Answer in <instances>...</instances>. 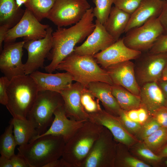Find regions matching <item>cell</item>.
<instances>
[{
    "mask_svg": "<svg viewBox=\"0 0 167 167\" xmlns=\"http://www.w3.org/2000/svg\"><path fill=\"white\" fill-rule=\"evenodd\" d=\"M93 9L92 7L88 9L73 26L67 28L58 27L53 32L52 47L47 58L51 62L44 67L46 71L52 73L55 71L58 65L73 52L76 44L92 32L95 28Z\"/></svg>",
    "mask_w": 167,
    "mask_h": 167,
    "instance_id": "6da1fadb",
    "label": "cell"
},
{
    "mask_svg": "<svg viewBox=\"0 0 167 167\" xmlns=\"http://www.w3.org/2000/svg\"><path fill=\"white\" fill-rule=\"evenodd\" d=\"M38 92L37 85L30 75L19 76L10 80L6 106L13 118H27Z\"/></svg>",
    "mask_w": 167,
    "mask_h": 167,
    "instance_id": "7a4b0ae2",
    "label": "cell"
},
{
    "mask_svg": "<svg viewBox=\"0 0 167 167\" xmlns=\"http://www.w3.org/2000/svg\"><path fill=\"white\" fill-rule=\"evenodd\" d=\"M65 143L61 136L45 135L19 147L17 154L25 160L29 167H44L62 157Z\"/></svg>",
    "mask_w": 167,
    "mask_h": 167,
    "instance_id": "3957f363",
    "label": "cell"
},
{
    "mask_svg": "<svg viewBox=\"0 0 167 167\" xmlns=\"http://www.w3.org/2000/svg\"><path fill=\"white\" fill-rule=\"evenodd\" d=\"M98 64L93 56L79 55L72 52L58 65L56 70L66 71L74 81L86 87L94 82L113 85L107 70L101 68Z\"/></svg>",
    "mask_w": 167,
    "mask_h": 167,
    "instance_id": "277c9868",
    "label": "cell"
},
{
    "mask_svg": "<svg viewBox=\"0 0 167 167\" xmlns=\"http://www.w3.org/2000/svg\"><path fill=\"white\" fill-rule=\"evenodd\" d=\"M103 126L88 120L65 143L62 157L71 167H80Z\"/></svg>",
    "mask_w": 167,
    "mask_h": 167,
    "instance_id": "5b68a950",
    "label": "cell"
},
{
    "mask_svg": "<svg viewBox=\"0 0 167 167\" xmlns=\"http://www.w3.org/2000/svg\"><path fill=\"white\" fill-rule=\"evenodd\" d=\"M59 93L49 90L38 91L32 107L27 118L32 123L38 135L44 133L53 120V115L56 109L63 105Z\"/></svg>",
    "mask_w": 167,
    "mask_h": 167,
    "instance_id": "8992f818",
    "label": "cell"
},
{
    "mask_svg": "<svg viewBox=\"0 0 167 167\" xmlns=\"http://www.w3.org/2000/svg\"><path fill=\"white\" fill-rule=\"evenodd\" d=\"M113 136L103 128L80 167H114L116 144Z\"/></svg>",
    "mask_w": 167,
    "mask_h": 167,
    "instance_id": "52a82bcc",
    "label": "cell"
},
{
    "mask_svg": "<svg viewBox=\"0 0 167 167\" xmlns=\"http://www.w3.org/2000/svg\"><path fill=\"white\" fill-rule=\"evenodd\" d=\"M164 32L158 18L152 17L142 25L129 31L122 38L127 47L142 52L149 50Z\"/></svg>",
    "mask_w": 167,
    "mask_h": 167,
    "instance_id": "ba28073f",
    "label": "cell"
},
{
    "mask_svg": "<svg viewBox=\"0 0 167 167\" xmlns=\"http://www.w3.org/2000/svg\"><path fill=\"white\" fill-rule=\"evenodd\" d=\"M90 6L87 0H56L47 18L58 28L79 22Z\"/></svg>",
    "mask_w": 167,
    "mask_h": 167,
    "instance_id": "9c48e42d",
    "label": "cell"
},
{
    "mask_svg": "<svg viewBox=\"0 0 167 167\" xmlns=\"http://www.w3.org/2000/svg\"><path fill=\"white\" fill-rule=\"evenodd\" d=\"M40 22L26 8L19 22L9 30L4 41V44L15 42L17 38L20 37H23L25 41L44 38L50 26Z\"/></svg>",
    "mask_w": 167,
    "mask_h": 167,
    "instance_id": "30bf717a",
    "label": "cell"
},
{
    "mask_svg": "<svg viewBox=\"0 0 167 167\" xmlns=\"http://www.w3.org/2000/svg\"><path fill=\"white\" fill-rule=\"evenodd\" d=\"M137 59L138 66L135 68V76L139 86L148 82H157L161 79L167 64V53H142Z\"/></svg>",
    "mask_w": 167,
    "mask_h": 167,
    "instance_id": "8fae6325",
    "label": "cell"
},
{
    "mask_svg": "<svg viewBox=\"0 0 167 167\" xmlns=\"http://www.w3.org/2000/svg\"><path fill=\"white\" fill-rule=\"evenodd\" d=\"M53 32L49 27L44 38L25 41L23 48L27 50L28 54L27 61L24 64L25 75H30L40 68H44L45 59L48 58L52 47Z\"/></svg>",
    "mask_w": 167,
    "mask_h": 167,
    "instance_id": "7c38bea8",
    "label": "cell"
},
{
    "mask_svg": "<svg viewBox=\"0 0 167 167\" xmlns=\"http://www.w3.org/2000/svg\"><path fill=\"white\" fill-rule=\"evenodd\" d=\"M25 41L4 44L0 55L1 71L10 80L25 75L24 64L22 61L23 48Z\"/></svg>",
    "mask_w": 167,
    "mask_h": 167,
    "instance_id": "4fadbf2b",
    "label": "cell"
},
{
    "mask_svg": "<svg viewBox=\"0 0 167 167\" xmlns=\"http://www.w3.org/2000/svg\"><path fill=\"white\" fill-rule=\"evenodd\" d=\"M89 120L107 128L117 142L127 146H131L137 141L133 135L125 128L118 116L100 109L89 113Z\"/></svg>",
    "mask_w": 167,
    "mask_h": 167,
    "instance_id": "5bb4252c",
    "label": "cell"
},
{
    "mask_svg": "<svg viewBox=\"0 0 167 167\" xmlns=\"http://www.w3.org/2000/svg\"><path fill=\"white\" fill-rule=\"evenodd\" d=\"M142 52L130 48L120 38L105 50L95 54L93 57L104 69L120 62L136 59Z\"/></svg>",
    "mask_w": 167,
    "mask_h": 167,
    "instance_id": "9a60e30c",
    "label": "cell"
},
{
    "mask_svg": "<svg viewBox=\"0 0 167 167\" xmlns=\"http://www.w3.org/2000/svg\"><path fill=\"white\" fill-rule=\"evenodd\" d=\"M115 41L107 31L104 25L96 19L93 31L81 45L75 48L73 52L79 55L93 56Z\"/></svg>",
    "mask_w": 167,
    "mask_h": 167,
    "instance_id": "2e32d148",
    "label": "cell"
},
{
    "mask_svg": "<svg viewBox=\"0 0 167 167\" xmlns=\"http://www.w3.org/2000/svg\"><path fill=\"white\" fill-rule=\"evenodd\" d=\"M86 87L76 82L60 92L63 101L65 113L68 118L78 121L89 120V114L84 109L81 102L82 94Z\"/></svg>",
    "mask_w": 167,
    "mask_h": 167,
    "instance_id": "e0dca14e",
    "label": "cell"
},
{
    "mask_svg": "<svg viewBox=\"0 0 167 167\" xmlns=\"http://www.w3.org/2000/svg\"><path fill=\"white\" fill-rule=\"evenodd\" d=\"M105 69L113 84L121 86L139 96L140 86L135 76V65L131 60L111 65Z\"/></svg>",
    "mask_w": 167,
    "mask_h": 167,
    "instance_id": "ac0fdd59",
    "label": "cell"
},
{
    "mask_svg": "<svg viewBox=\"0 0 167 167\" xmlns=\"http://www.w3.org/2000/svg\"><path fill=\"white\" fill-rule=\"evenodd\" d=\"M54 115V118L47 130L42 134L34 137L30 142L41 136L53 135L62 137L66 143L85 122L69 119L66 115L63 105L56 109Z\"/></svg>",
    "mask_w": 167,
    "mask_h": 167,
    "instance_id": "d6986e66",
    "label": "cell"
},
{
    "mask_svg": "<svg viewBox=\"0 0 167 167\" xmlns=\"http://www.w3.org/2000/svg\"><path fill=\"white\" fill-rule=\"evenodd\" d=\"M30 75L36 83L38 91L49 90L60 93L70 86L74 81L67 72L46 73L37 70Z\"/></svg>",
    "mask_w": 167,
    "mask_h": 167,
    "instance_id": "ffe728a7",
    "label": "cell"
},
{
    "mask_svg": "<svg viewBox=\"0 0 167 167\" xmlns=\"http://www.w3.org/2000/svg\"><path fill=\"white\" fill-rule=\"evenodd\" d=\"M165 2V0H143L131 15L125 32L142 25L152 17L158 18Z\"/></svg>",
    "mask_w": 167,
    "mask_h": 167,
    "instance_id": "44dd1931",
    "label": "cell"
},
{
    "mask_svg": "<svg viewBox=\"0 0 167 167\" xmlns=\"http://www.w3.org/2000/svg\"><path fill=\"white\" fill-rule=\"evenodd\" d=\"M141 105L147 110L150 116L157 109L167 105L163 93L157 82L145 83L140 87Z\"/></svg>",
    "mask_w": 167,
    "mask_h": 167,
    "instance_id": "7402d4cb",
    "label": "cell"
},
{
    "mask_svg": "<svg viewBox=\"0 0 167 167\" xmlns=\"http://www.w3.org/2000/svg\"><path fill=\"white\" fill-rule=\"evenodd\" d=\"M111 86L104 82H94L89 84L86 87L101 101L106 111L118 117L122 109L112 93Z\"/></svg>",
    "mask_w": 167,
    "mask_h": 167,
    "instance_id": "603a6c76",
    "label": "cell"
},
{
    "mask_svg": "<svg viewBox=\"0 0 167 167\" xmlns=\"http://www.w3.org/2000/svg\"><path fill=\"white\" fill-rule=\"evenodd\" d=\"M131 15L116 7L112 6L108 17L104 24L108 32L116 41L125 32Z\"/></svg>",
    "mask_w": 167,
    "mask_h": 167,
    "instance_id": "cb8c5ba5",
    "label": "cell"
},
{
    "mask_svg": "<svg viewBox=\"0 0 167 167\" xmlns=\"http://www.w3.org/2000/svg\"><path fill=\"white\" fill-rule=\"evenodd\" d=\"M9 123L13 125L14 135L19 147L24 146L29 143L38 135V132L32 122L27 118H13Z\"/></svg>",
    "mask_w": 167,
    "mask_h": 167,
    "instance_id": "d4e9b609",
    "label": "cell"
},
{
    "mask_svg": "<svg viewBox=\"0 0 167 167\" xmlns=\"http://www.w3.org/2000/svg\"><path fill=\"white\" fill-rule=\"evenodd\" d=\"M24 11L17 6L15 0H0V25L11 28L19 22Z\"/></svg>",
    "mask_w": 167,
    "mask_h": 167,
    "instance_id": "484cf974",
    "label": "cell"
},
{
    "mask_svg": "<svg viewBox=\"0 0 167 167\" xmlns=\"http://www.w3.org/2000/svg\"><path fill=\"white\" fill-rule=\"evenodd\" d=\"M111 88L112 93L122 109L128 111L141 106L139 96L119 85L113 84Z\"/></svg>",
    "mask_w": 167,
    "mask_h": 167,
    "instance_id": "4316f807",
    "label": "cell"
},
{
    "mask_svg": "<svg viewBox=\"0 0 167 167\" xmlns=\"http://www.w3.org/2000/svg\"><path fill=\"white\" fill-rule=\"evenodd\" d=\"M56 0H27L24 4L39 21L47 17Z\"/></svg>",
    "mask_w": 167,
    "mask_h": 167,
    "instance_id": "83f0119b",
    "label": "cell"
},
{
    "mask_svg": "<svg viewBox=\"0 0 167 167\" xmlns=\"http://www.w3.org/2000/svg\"><path fill=\"white\" fill-rule=\"evenodd\" d=\"M6 127L0 138V153L9 158L15 154L17 145L13 132V125L11 123Z\"/></svg>",
    "mask_w": 167,
    "mask_h": 167,
    "instance_id": "f1b7e54d",
    "label": "cell"
},
{
    "mask_svg": "<svg viewBox=\"0 0 167 167\" xmlns=\"http://www.w3.org/2000/svg\"><path fill=\"white\" fill-rule=\"evenodd\" d=\"M167 143V127H161L143 140V143L156 153Z\"/></svg>",
    "mask_w": 167,
    "mask_h": 167,
    "instance_id": "f546056e",
    "label": "cell"
},
{
    "mask_svg": "<svg viewBox=\"0 0 167 167\" xmlns=\"http://www.w3.org/2000/svg\"><path fill=\"white\" fill-rule=\"evenodd\" d=\"M95 4L93 13L96 19L103 25L109 16L114 0H92Z\"/></svg>",
    "mask_w": 167,
    "mask_h": 167,
    "instance_id": "4dcf8cb0",
    "label": "cell"
},
{
    "mask_svg": "<svg viewBox=\"0 0 167 167\" xmlns=\"http://www.w3.org/2000/svg\"><path fill=\"white\" fill-rule=\"evenodd\" d=\"M150 167V165L131 156H124L116 151L114 167Z\"/></svg>",
    "mask_w": 167,
    "mask_h": 167,
    "instance_id": "1f68e13d",
    "label": "cell"
},
{
    "mask_svg": "<svg viewBox=\"0 0 167 167\" xmlns=\"http://www.w3.org/2000/svg\"><path fill=\"white\" fill-rule=\"evenodd\" d=\"M95 98L86 87L82 94L81 102L84 109L88 113L95 112L101 109L98 102L95 100Z\"/></svg>",
    "mask_w": 167,
    "mask_h": 167,
    "instance_id": "d6a6232c",
    "label": "cell"
},
{
    "mask_svg": "<svg viewBox=\"0 0 167 167\" xmlns=\"http://www.w3.org/2000/svg\"><path fill=\"white\" fill-rule=\"evenodd\" d=\"M150 116L142 125L140 130L137 134L140 140L143 141L161 127L155 119Z\"/></svg>",
    "mask_w": 167,
    "mask_h": 167,
    "instance_id": "836d02e7",
    "label": "cell"
},
{
    "mask_svg": "<svg viewBox=\"0 0 167 167\" xmlns=\"http://www.w3.org/2000/svg\"><path fill=\"white\" fill-rule=\"evenodd\" d=\"M118 117L124 126L130 133L132 135L138 133L142 125L130 119L127 115L125 111L122 109Z\"/></svg>",
    "mask_w": 167,
    "mask_h": 167,
    "instance_id": "e575fe53",
    "label": "cell"
},
{
    "mask_svg": "<svg viewBox=\"0 0 167 167\" xmlns=\"http://www.w3.org/2000/svg\"><path fill=\"white\" fill-rule=\"evenodd\" d=\"M143 0H114V6L131 15L139 6Z\"/></svg>",
    "mask_w": 167,
    "mask_h": 167,
    "instance_id": "d590c367",
    "label": "cell"
},
{
    "mask_svg": "<svg viewBox=\"0 0 167 167\" xmlns=\"http://www.w3.org/2000/svg\"><path fill=\"white\" fill-rule=\"evenodd\" d=\"M136 152L141 157L152 162H158L163 158L152 151L143 143L137 147Z\"/></svg>",
    "mask_w": 167,
    "mask_h": 167,
    "instance_id": "8d00e7d4",
    "label": "cell"
},
{
    "mask_svg": "<svg viewBox=\"0 0 167 167\" xmlns=\"http://www.w3.org/2000/svg\"><path fill=\"white\" fill-rule=\"evenodd\" d=\"M149 52L152 54L167 53V34L161 35Z\"/></svg>",
    "mask_w": 167,
    "mask_h": 167,
    "instance_id": "74e56055",
    "label": "cell"
},
{
    "mask_svg": "<svg viewBox=\"0 0 167 167\" xmlns=\"http://www.w3.org/2000/svg\"><path fill=\"white\" fill-rule=\"evenodd\" d=\"M151 116L157 121L161 127H167V105L159 108Z\"/></svg>",
    "mask_w": 167,
    "mask_h": 167,
    "instance_id": "f35d334b",
    "label": "cell"
},
{
    "mask_svg": "<svg viewBox=\"0 0 167 167\" xmlns=\"http://www.w3.org/2000/svg\"><path fill=\"white\" fill-rule=\"evenodd\" d=\"M10 82L5 76L0 78V103L5 106L7 103V89Z\"/></svg>",
    "mask_w": 167,
    "mask_h": 167,
    "instance_id": "ab89813d",
    "label": "cell"
},
{
    "mask_svg": "<svg viewBox=\"0 0 167 167\" xmlns=\"http://www.w3.org/2000/svg\"><path fill=\"white\" fill-rule=\"evenodd\" d=\"M10 159L13 167H29L25 160L18 154H14L11 157Z\"/></svg>",
    "mask_w": 167,
    "mask_h": 167,
    "instance_id": "60d3db41",
    "label": "cell"
},
{
    "mask_svg": "<svg viewBox=\"0 0 167 167\" xmlns=\"http://www.w3.org/2000/svg\"><path fill=\"white\" fill-rule=\"evenodd\" d=\"M158 18L163 28V34H167V2H166Z\"/></svg>",
    "mask_w": 167,
    "mask_h": 167,
    "instance_id": "b9f144b4",
    "label": "cell"
},
{
    "mask_svg": "<svg viewBox=\"0 0 167 167\" xmlns=\"http://www.w3.org/2000/svg\"><path fill=\"white\" fill-rule=\"evenodd\" d=\"M138 110L139 122L142 125L147 120L150 116L146 109L141 105L138 108Z\"/></svg>",
    "mask_w": 167,
    "mask_h": 167,
    "instance_id": "7bdbcfd3",
    "label": "cell"
},
{
    "mask_svg": "<svg viewBox=\"0 0 167 167\" xmlns=\"http://www.w3.org/2000/svg\"><path fill=\"white\" fill-rule=\"evenodd\" d=\"M44 167H71L70 165L62 158L53 161Z\"/></svg>",
    "mask_w": 167,
    "mask_h": 167,
    "instance_id": "ee69618b",
    "label": "cell"
},
{
    "mask_svg": "<svg viewBox=\"0 0 167 167\" xmlns=\"http://www.w3.org/2000/svg\"><path fill=\"white\" fill-rule=\"evenodd\" d=\"M10 29L9 27L6 25L0 26V49L1 51L2 49V42L4 41L6 34Z\"/></svg>",
    "mask_w": 167,
    "mask_h": 167,
    "instance_id": "f6af8a7d",
    "label": "cell"
},
{
    "mask_svg": "<svg viewBox=\"0 0 167 167\" xmlns=\"http://www.w3.org/2000/svg\"><path fill=\"white\" fill-rule=\"evenodd\" d=\"M138 108L125 111L129 118L133 121L139 122Z\"/></svg>",
    "mask_w": 167,
    "mask_h": 167,
    "instance_id": "bcb514c9",
    "label": "cell"
},
{
    "mask_svg": "<svg viewBox=\"0 0 167 167\" xmlns=\"http://www.w3.org/2000/svg\"><path fill=\"white\" fill-rule=\"evenodd\" d=\"M0 167H13L10 158L1 155L0 157Z\"/></svg>",
    "mask_w": 167,
    "mask_h": 167,
    "instance_id": "7dc6e473",
    "label": "cell"
},
{
    "mask_svg": "<svg viewBox=\"0 0 167 167\" xmlns=\"http://www.w3.org/2000/svg\"><path fill=\"white\" fill-rule=\"evenodd\" d=\"M157 82L163 93L167 104V81L160 80Z\"/></svg>",
    "mask_w": 167,
    "mask_h": 167,
    "instance_id": "c3c4849f",
    "label": "cell"
},
{
    "mask_svg": "<svg viewBox=\"0 0 167 167\" xmlns=\"http://www.w3.org/2000/svg\"><path fill=\"white\" fill-rule=\"evenodd\" d=\"M155 153L162 158L167 157V143Z\"/></svg>",
    "mask_w": 167,
    "mask_h": 167,
    "instance_id": "681fc988",
    "label": "cell"
},
{
    "mask_svg": "<svg viewBox=\"0 0 167 167\" xmlns=\"http://www.w3.org/2000/svg\"><path fill=\"white\" fill-rule=\"evenodd\" d=\"M160 80L167 81V64L163 70Z\"/></svg>",
    "mask_w": 167,
    "mask_h": 167,
    "instance_id": "f907efd6",
    "label": "cell"
},
{
    "mask_svg": "<svg viewBox=\"0 0 167 167\" xmlns=\"http://www.w3.org/2000/svg\"><path fill=\"white\" fill-rule=\"evenodd\" d=\"M17 6L20 8L23 4H24L27 0H15Z\"/></svg>",
    "mask_w": 167,
    "mask_h": 167,
    "instance_id": "816d5d0a",
    "label": "cell"
},
{
    "mask_svg": "<svg viewBox=\"0 0 167 167\" xmlns=\"http://www.w3.org/2000/svg\"><path fill=\"white\" fill-rule=\"evenodd\" d=\"M165 163H166V165H167V160L165 162Z\"/></svg>",
    "mask_w": 167,
    "mask_h": 167,
    "instance_id": "f5cc1de1",
    "label": "cell"
},
{
    "mask_svg": "<svg viewBox=\"0 0 167 167\" xmlns=\"http://www.w3.org/2000/svg\"><path fill=\"white\" fill-rule=\"evenodd\" d=\"M166 2H167V0H165Z\"/></svg>",
    "mask_w": 167,
    "mask_h": 167,
    "instance_id": "db71d44e",
    "label": "cell"
}]
</instances>
